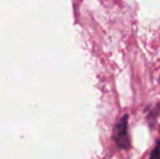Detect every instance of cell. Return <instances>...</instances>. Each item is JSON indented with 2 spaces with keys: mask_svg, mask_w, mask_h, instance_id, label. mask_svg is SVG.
I'll return each mask as SVG.
<instances>
[{
  "mask_svg": "<svg viewBox=\"0 0 160 159\" xmlns=\"http://www.w3.org/2000/svg\"><path fill=\"white\" fill-rule=\"evenodd\" d=\"M128 116L124 115L119 120V122L114 125L113 140L116 142L117 146L121 149H130L131 147V140L128 132Z\"/></svg>",
  "mask_w": 160,
  "mask_h": 159,
  "instance_id": "cell-1",
  "label": "cell"
},
{
  "mask_svg": "<svg viewBox=\"0 0 160 159\" xmlns=\"http://www.w3.org/2000/svg\"><path fill=\"white\" fill-rule=\"evenodd\" d=\"M149 159H160V141L157 142L156 147H155L152 153H150Z\"/></svg>",
  "mask_w": 160,
  "mask_h": 159,
  "instance_id": "cell-2",
  "label": "cell"
},
{
  "mask_svg": "<svg viewBox=\"0 0 160 159\" xmlns=\"http://www.w3.org/2000/svg\"><path fill=\"white\" fill-rule=\"evenodd\" d=\"M159 110H160V105H158V106H157L156 108L154 109V110H152V111H150L149 116H148V118H149V120H150V119H154V118H156L157 112H158Z\"/></svg>",
  "mask_w": 160,
  "mask_h": 159,
  "instance_id": "cell-3",
  "label": "cell"
}]
</instances>
